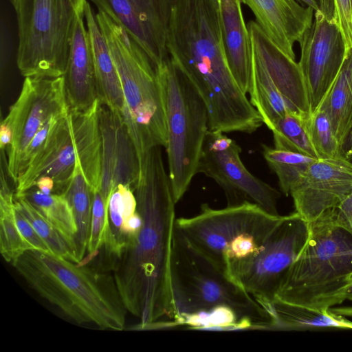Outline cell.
I'll use <instances>...</instances> for the list:
<instances>
[{"label":"cell","instance_id":"42","mask_svg":"<svg viewBox=\"0 0 352 352\" xmlns=\"http://www.w3.org/2000/svg\"><path fill=\"white\" fill-rule=\"evenodd\" d=\"M303 2L307 6L311 7L314 11H317L320 8V0H298Z\"/></svg>","mask_w":352,"mask_h":352},{"label":"cell","instance_id":"8","mask_svg":"<svg viewBox=\"0 0 352 352\" xmlns=\"http://www.w3.org/2000/svg\"><path fill=\"white\" fill-rule=\"evenodd\" d=\"M100 103L87 110H69L57 122L44 147L15 182L16 195L35 186L41 177L54 184V193L63 194L80 165L93 192L99 190L101 175Z\"/></svg>","mask_w":352,"mask_h":352},{"label":"cell","instance_id":"35","mask_svg":"<svg viewBox=\"0 0 352 352\" xmlns=\"http://www.w3.org/2000/svg\"><path fill=\"white\" fill-rule=\"evenodd\" d=\"M333 21L343 36L346 52L352 49V0H332Z\"/></svg>","mask_w":352,"mask_h":352},{"label":"cell","instance_id":"16","mask_svg":"<svg viewBox=\"0 0 352 352\" xmlns=\"http://www.w3.org/2000/svg\"><path fill=\"white\" fill-rule=\"evenodd\" d=\"M352 191V163L342 157L315 160L290 192L296 212L312 222Z\"/></svg>","mask_w":352,"mask_h":352},{"label":"cell","instance_id":"12","mask_svg":"<svg viewBox=\"0 0 352 352\" xmlns=\"http://www.w3.org/2000/svg\"><path fill=\"white\" fill-rule=\"evenodd\" d=\"M69 111L63 76L25 77L20 94L1 121L12 130V143L6 148L7 173L16 182L26 148L37 132L54 116Z\"/></svg>","mask_w":352,"mask_h":352},{"label":"cell","instance_id":"17","mask_svg":"<svg viewBox=\"0 0 352 352\" xmlns=\"http://www.w3.org/2000/svg\"><path fill=\"white\" fill-rule=\"evenodd\" d=\"M99 126L101 137L100 189L109 204L112 192L120 185L133 192L140 173V162L134 142L122 114L100 104Z\"/></svg>","mask_w":352,"mask_h":352},{"label":"cell","instance_id":"43","mask_svg":"<svg viewBox=\"0 0 352 352\" xmlns=\"http://www.w3.org/2000/svg\"><path fill=\"white\" fill-rule=\"evenodd\" d=\"M346 300L352 301V285L349 287L346 292Z\"/></svg>","mask_w":352,"mask_h":352},{"label":"cell","instance_id":"22","mask_svg":"<svg viewBox=\"0 0 352 352\" xmlns=\"http://www.w3.org/2000/svg\"><path fill=\"white\" fill-rule=\"evenodd\" d=\"M84 17L92 50L98 100L102 105L122 114L124 96L120 80L96 21V13L88 1L85 6Z\"/></svg>","mask_w":352,"mask_h":352},{"label":"cell","instance_id":"19","mask_svg":"<svg viewBox=\"0 0 352 352\" xmlns=\"http://www.w3.org/2000/svg\"><path fill=\"white\" fill-rule=\"evenodd\" d=\"M254 52L292 110L309 118L308 95L298 63L285 55L267 36L256 21L248 23Z\"/></svg>","mask_w":352,"mask_h":352},{"label":"cell","instance_id":"31","mask_svg":"<svg viewBox=\"0 0 352 352\" xmlns=\"http://www.w3.org/2000/svg\"><path fill=\"white\" fill-rule=\"evenodd\" d=\"M262 155L275 173L280 190L289 195L310 164L317 159L310 156L262 145Z\"/></svg>","mask_w":352,"mask_h":352},{"label":"cell","instance_id":"1","mask_svg":"<svg viewBox=\"0 0 352 352\" xmlns=\"http://www.w3.org/2000/svg\"><path fill=\"white\" fill-rule=\"evenodd\" d=\"M134 194L143 223L112 265L116 287L127 311L140 320L133 329L177 324L170 274L177 203L160 146L142 157Z\"/></svg>","mask_w":352,"mask_h":352},{"label":"cell","instance_id":"13","mask_svg":"<svg viewBox=\"0 0 352 352\" xmlns=\"http://www.w3.org/2000/svg\"><path fill=\"white\" fill-rule=\"evenodd\" d=\"M236 142L219 131L208 130L199 161L197 173L214 180L224 190L228 206L245 201L256 204L267 212L279 215L280 193L253 175L243 164Z\"/></svg>","mask_w":352,"mask_h":352},{"label":"cell","instance_id":"41","mask_svg":"<svg viewBox=\"0 0 352 352\" xmlns=\"http://www.w3.org/2000/svg\"><path fill=\"white\" fill-rule=\"evenodd\" d=\"M333 311L346 318H352V307H350L333 308Z\"/></svg>","mask_w":352,"mask_h":352},{"label":"cell","instance_id":"14","mask_svg":"<svg viewBox=\"0 0 352 352\" xmlns=\"http://www.w3.org/2000/svg\"><path fill=\"white\" fill-rule=\"evenodd\" d=\"M298 63L307 89L311 113L328 94L344 63L346 50L338 25L320 10L300 41Z\"/></svg>","mask_w":352,"mask_h":352},{"label":"cell","instance_id":"21","mask_svg":"<svg viewBox=\"0 0 352 352\" xmlns=\"http://www.w3.org/2000/svg\"><path fill=\"white\" fill-rule=\"evenodd\" d=\"M225 52L230 72L248 94L252 83L253 47L239 0H219Z\"/></svg>","mask_w":352,"mask_h":352},{"label":"cell","instance_id":"37","mask_svg":"<svg viewBox=\"0 0 352 352\" xmlns=\"http://www.w3.org/2000/svg\"><path fill=\"white\" fill-rule=\"evenodd\" d=\"M337 225L352 235V191L334 208Z\"/></svg>","mask_w":352,"mask_h":352},{"label":"cell","instance_id":"10","mask_svg":"<svg viewBox=\"0 0 352 352\" xmlns=\"http://www.w3.org/2000/svg\"><path fill=\"white\" fill-rule=\"evenodd\" d=\"M155 69L164 100L168 175L177 203L197 173L209 130L208 111L196 88L169 57Z\"/></svg>","mask_w":352,"mask_h":352},{"label":"cell","instance_id":"44","mask_svg":"<svg viewBox=\"0 0 352 352\" xmlns=\"http://www.w3.org/2000/svg\"><path fill=\"white\" fill-rule=\"evenodd\" d=\"M219 1V0H218Z\"/></svg>","mask_w":352,"mask_h":352},{"label":"cell","instance_id":"25","mask_svg":"<svg viewBox=\"0 0 352 352\" xmlns=\"http://www.w3.org/2000/svg\"><path fill=\"white\" fill-rule=\"evenodd\" d=\"M323 102L341 145L352 124V49L346 52L340 72Z\"/></svg>","mask_w":352,"mask_h":352},{"label":"cell","instance_id":"9","mask_svg":"<svg viewBox=\"0 0 352 352\" xmlns=\"http://www.w3.org/2000/svg\"><path fill=\"white\" fill-rule=\"evenodd\" d=\"M18 27L16 64L25 77L65 74L76 22L87 0H10Z\"/></svg>","mask_w":352,"mask_h":352},{"label":"cell","instance_id":"20","mask_svg":"<svg viewBox=\"0 0 352 352\" xmlns=\"http://www.w3.org/2000/svg\"><path fill=\"white\" fill-rule=\"evenodd\" d=\"M63 76L69 110H87L98 99L92 50L84 15L76 22Z\"/></svg>","mask_w":352,"mask_h":352},{"label":"cell","instance_id":"5","mask_svg":"<svg viewBox=\"0 0 352 352\" xmlns=\"http://www.w3.org/2000/svg\"><path fill=\"white\" fill-rule=\"evenodd\" d=\"M96 19L118 71L124 96L122 116L140 162L152 148L166 146L162 85L150 58L128 34L102 12L98 11Z\"/></svg>","mask_w":352,"mask_h":352},{"label":"cell","instance_id":"6","mask_svg":"<svg viewBox=\"0 0 352 352\" xmlns=\"http://www.w3.org/2000/svg\"><path fill=\"white\" fill-rule=\"evenodd\" d=\"M170 274L177 324L186 316L227 307L235 312L243 329H271V314L194 249L175 223Z\"/></svg>","mask_w":352,"mask_h":352},{"label":"cell","instance_id":"29","mask_svg":"<svg viewBox=\"0 0 352 352\" xmlns=\"http://www.w3.org/2000/svg\"><path fill=\"white\" fill-rule=\"evenodd\" d=\"M14 195L11 191L1 166L0 189V252L4 260L12 263L30 247L23 239L14 216Z\"/></svg>","mask_w":352,"mask_h":352},{"label":"cell","instance_id":"32","mask_svg":"<svg viewBox=\"0 0 352 352\" xmlns=\"http://www.w3.org/2000/svg\"><path fill=\"white\" fill-rule=\"evenodd\" d=\"M16 208L27 219L54 255L79 263L76 252L60 232L23 195H14Z\"/></svg>","mask_w":352,"mask_h":352},{"label":"cell","instance_id":"18","mask_svg":"<svg viewBox=\"0 0 352 352\" xmlns=\"http://www.w3.org/2000/svg\"><path fill=\"white\" fill-rule=\"evenodd\" d=\"M253 12L256 22L269 39L296 60L294 46L311 26L314 10L296 0H239Z\"/></svg>","mask_w":352,"mask_h":352},{"label":"cell","instance_id":"39","mask_svg":"<svg viewBox=\"0 0 352 352\" xmlns=\"http://www.w3.org/2000/svg\"><path fill=\"white\" fill-rule=\"evenodd\" d=\"M13 138L11 129L5 123H1L0 126V147L1 149L6 148L10 145Z\"/></svg>","mask_w":352,"mask_h":352},{"label":"cell","instance_id":"11","mask_svg":"<svg viewBox=\"0 0 352 352\" xmlns=\"http://www.w3.org/2000/svg\"><path fill=\"white\" fill-rule=\"evenodd\" d=\"M309 233V223L296 212L282 215L236 275V282L269 312L285 274L305 245Z\"/></svg>","mask_w":352,"mask_h":352},{"label":"cell","instance_id":"27","mask_svg":"<svg viewBox=\"0 0 352 352\" xmlns=\"http://www.w3.org/2000/svg\"><path fill=\"white\" fill-rule=\"evenodd\" d=\"M93 194L80 165L78 164L72 179L63 195L72 207L77 226L75 246L79 263L83 260L87 250Z\"/></svg>","mask_w":352,"mask_h":352},{"label":"cell","instance_id":"38","mask_svg":"<svg viewBox=\"0 0 352 352\" xmlns=\"http://www.w3.org/2000/svg\"><path fill=\"white\" fill-rule=\"evenodd\" d=\"M342 157L352 163V124L340 145Z\"/></svg>","mask_w":352,"mask_h":352},{"label":"cell","instance_id":"4","mask_svg":"<svg viewBox=\"0 0 352 352\" xmlns=\"http://www.w3.org/2000/svg\"><path fill=\"white\" fill-rule=\"evenodd\" d=\"M309 225L307 241L274 300L326 311L346 300L352 285V235L337 225L334 209Z\"/></svg>","mask_w":352,"mask_h":352},{"label":"cell","instance_id":"30","mask_svg":"<svg viewBox=\"0 0 352 352\" xmlns=\"http://www.w3.org/2000/svg\"><path fill=\"white\" fill-rule=\"evenodd\" d=\"M309 119L294 112L278 118L269 128L273 133L274 148L319 159L310 138Z\"/></svg>","mask_w":352,"mask_h":352},{"label":"cell","instance_id":"40","mask_svg":"<svg viewBox=\"0 0 352 352\" xmlns=\"http://www.w3.org/2000/svg\"><path fill=\"white\" fill-rule=\"evenodd\" d=\"M42 192L46 195L54 193V184L48 177H41L37 179L35 186Z\"/></svg>","mask_w":352,"mask_h":352},{"label":"cell","instance_id":"15","mask_svg":"<svg viewBox=\"0 0 352 352\" xmlns=\"http://www.w3.org/2000/svg\"><path fill=\"white\" fill-rule=\"evenodd\" d=\"M120 26L156 68L169 56L167 36L173 0H89Z\"/></svg>","mask_w":352,"mask_h":352},{"label":"cell","instance_id":"36","mask_svg":"<svg viewBox=\"0 0 352 352\" xmlns=\"http://www.w3.org/2000/svg\"><path fill=\"white\" fill-rule=\"evenodd\" d=\"M14 216L19 231L30 249L50 252L46 244L16 206L14 210Z\"/></svg>","mask_w":352,"mask_h":352},{"label":"cell","instance_id":"7","mask_svg":"<svg viewBox=\"0 0 352 352\" xmlns=\"http://www.w3.org/2000/svg\"><path fill=\"white\" fill-rule=\"evenodd\" d=\"M282 215L271 214L245 201L175 220L188 243L234 282L240 269L259 249Z\"/></svg>","mask_w":352,"mask_h":352},{"label":"cell","instance_id":"28","mask_svg":"<svg viewBox=\"0 0 352 352\" xmlns=\"http://www.w3.org/2000/svg\"><path fill=\"white\" fill-rule=\"evenodd\" d=\"M19 195L24 196L60 232L76 253L75 239L77 226L72 207L65 195L56 193L46 195L36 187Z\"/></svg>","mask_w":352,"mask_h":352},{"label":"cell","instance_id":"26","mask_svg":"<svg viewBox=\"0 0 352 352\" xmlns=\"http://www.w3.org/2000/svg\"><path fill=\"white\" fill-rule=\"evenodd\" d=\"M136 211L137 201L133 190L124 186H118L109 197L108 226L103 245L112 265L126 243L123 233L124 223Z\"/></svg>","mask_w":352,"mask_h":352},{"label":"cell","instance_id":"34","mask_svg":"<svg viewBox=\"0 0 352 352\" xmlns=\"http://www.w3.org/2000/svg\"><path fill=\"white\" fill-rule=\"evenodd\" d=\"M108 226V204L99 190L93 194L91 219L87 243L88 255L79 263L88 264L104 243Z\"/></svg>","mask_w":352,"mask_h":352},{"label":"cell","instance_id":"2","mask_svg":"<svg viewBox=\"0 0 352 352\" xmlns=\"http://www.w3.org/2000/svg\"><path fill=\"white\" fill-rule=\"evenodd\" d=\"M167 50L204 100L210 130L250 134L263 124L230 72L218 0H173Z\"/></svg>","mask_w":352,"mask_h":352},{"label":"cell","instance_id":"23","mask_svg":"<svg viewBox=\"0 0 352 352\" xmlns=\"http://www.w3.org/2000/svg\"><path fill=\"white\" fill-rule=\"evenodd\" d=\"M270 311L273 318L271 329L289 331L340 329L352 330V321L330 311L289 304L274 300Z\"/></svg>","mask_w":352,"mask_h":352},{"label":"cell","instance_id":"33","mask_svg":"<svg viewBox=\"0 0 352 352\" xmlns=\"http://www.w3.org/2000/svg\"><path fill=\"white\" fill-rule=\"evenodd\" d=\"M312 144L319 159L342 157L340 143L337 139L324 102L311 113L308 122Z\"/></svg>","mask_w":352,"mask_h":352},{"label":"cell","instance_id":"24","mask_svg":"<svg viewBox=\"0 0 352 352\" xmlns=\"http://www.w3.org/2000/svg\"><path fill=\"white\" fill-rule=\"evenodd\" d=\"M248 94L251 104L268 129L280 117L294 112L254 51L252 83Z\"/></svg>","mask_w":352,"mask_h":352},{"label":"cell","instance_id":"3","mask_svg":"<svg viewBox=\"0 0 352 352\" xmlns=\"http://www.w3.org/2000/svg\"><path fill=\"white\" fill-rule=\"evenodd\" d=\"M11 264L32 289L76 323L124 329L127 310L109 273L36 250Z\"/></svg>","mask_w":352,"mask_h":352}]
</instances>
